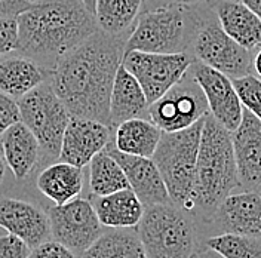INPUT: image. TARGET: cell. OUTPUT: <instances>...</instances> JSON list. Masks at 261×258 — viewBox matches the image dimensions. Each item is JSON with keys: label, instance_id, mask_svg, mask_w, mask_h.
<instances>
[{"label": "cell", "instance_id": "6da1fadb", "mask_svg": "<svg viewBox=\"0 0 261 258\" xmlns=\"http://www.w3.org/2000/svg\"><path fill=\"white\" fill-rule=\"evenodd\" d=\"M128 36L97 32L50 70L48 81L71 117L92 119L110 126V94L125 55Z\"/></svg>", "mask_w": 261, "mask_h": 258}, {"label": "cell", "instance_id": "603a6c76", "mask_svg": "<svg viewBox=\"0 0 261 258\" xmlns=\"http://www.w3.org/2000/svg\"><path fill=\"white\" fill-rule=\"evenodd\" d=\"M48 78V71L27 57L14 55L0 60V91L14 99L24 97Z\"/></svg>", "mask_w": 261, "mask_h": 258}, {"label": "cell", "instance_id": "3957f363", "mask_svg": "<svg viewBox=\"0 0 261 258\" xmlns=\"http://www.w3.org/2000/svg\"><path fill=\"white\" fill-rule=\"evenodd\" d=\"M236 187L239 179L230 132L208 113L203 120L187 212L197 224L206 226L220 203Z\"/></svg>", "mask_w": 261, "mask_h": 258}, {"label": "cell", "instance_id": "9a60e30c", "mask_svg": "<svg viewBox=\"0 0 261 258\" xmlns=\"http://www.w3.org/2000/svg\"><path fill=\"white\" fill-rule=\"evenodd\" d=\"M230 137L239 187L261 190V120L244 109L242 120Z\"/></svg>", "mask_w": 261, "mask_h": 258}, {"label": "cell", "instance_id": "f546056e", "mask_svg": "<svg viewBox=\"0 0 261 258\" xmlns=\"http://www.w3.org/2000/svg\"><path fill=\"white\" fill-rule=\"evenodd\" d=\"M18 49V24L16 18L0 16V57L11 55Z\"/></svg>", "mask_w": 261, "mask_h": 258}, {"label": "cell", "instance_id": "e0dca14e", "mask_svg": "<svg viewBox=\"0 0 261 258\" xmlns=\"http://www.w3.org/2000/svg\"><path fill=\"white\" fill-rule=\"evenodd\" d=\"M0 227L22 239L32 249L50 239L48 212L16 197L0 199Z\"/></svg>", "mask_w": 261, "mask_h": 258}, {"label": "cell", "instance_id": "cb8c5ba5", "mask_svg": "<svg viewBox=\"0 0 261 258\" xmlns=\"http://www.w3.org/2000/svg\"><path fill=\"white\" fill-rule=\"evenodd\" d=\"M162 134V129L158 128L151 120L134 117L114 128L113 144L122 153L151 158Z\"/></svg>", "mask_w": 261, "mask_h": 258}, {"label": "cell", "instance_id": "f35d334b", "mask_svg": "<svg viewBox=\"0 0 261 258\" xmlns=\"http://www.w3.org/2000/svg\"><path fill=\"white\" fill-rule=\"evenodd\" d=\"M5 174H6V165L5 161L0 158V186L3 184V179H5Z\"/></svg>", "mask_w": 261, "mask_h": 258}, {"label": "cell", "instance_id": "4dcf8cb0", "mask_svg": "<svg viewBox=\"0 0 261 258\" xmlns=\"http://www.w3.org/2000/svg\"><path fill=\"white\" fill-rule=\"evenodd\" d=\"M32 248L15 235L0 236V258H29Z\"/></svg>", "mask_w": 261, "mask_h": 258}, {"label": "cell", "instance_id": "30bf717a", "mask_svg": "<svg viewBox=\"0 0 261 258\" xmlns=\"http://www.w3.org/2000/svg\"><path fill=\"white\" fill-rule=\"evenodd\" d=\"M195 58L187 54H151L130 50L123 55V67L141 85L151 104L186 74Z\"/></svg>", "mask_w": 261, "mask_h": 258}, {"label": "cell", "instance_id": "7402d4cb", "mask_svg": "<svg viewBox=\"0 0 261 258\" xmlns=\"http://www.w3.org/2000/svg\"><path fill=\"white\" fill-rule=\"evenodd\" d=\"M36 186L55 205H64L79 197L83 190V171L67 162L50 163L37 175Z\"/></svg>", "mask_w": 261, "mask_h": 258}, {"label": "cell", "instance_id": "ac0fdd59", "mask_svg": "<svg viewBox=\"0 0 261 258\" xmlns=\"http://www.w3.org/2000/svg\"><path fill=\"white\" fill-rule=\"evenodd\" d=\"M221 29L241 46L252 50L261 46V21L241 0H208Z\"/></svg>", "mask_w": 261, "mask_h": 258}, {"label": "cell", "instance_id": "277c9868", "mask_svg": "<svg viewBox=\"0 0 261 258\" xmlns=\"http://www.w3.org/2000/svg\"><path fill=\"white\" fill-rule=\"evenodd\" d=\"M135 228L147 258H193L203 249L199 224L174 203L147 207Z\"/></svg>", "mask_w": 261, "mask_h": 258}, {"label": "cell", "instance_id": "2e32d148", "mask_svg": "<svg viewBox=\"0 0 261 258\" xmlns=\"http://www.w3.org/2000/svg\"><path fill=\"white\" fill-rule=\"evenodd\" d=\"M113 138V129L92 119L71 117L63 135L58 159L85 168Z\"/></svg>", "mask_w": 261, "mask_h": 258}, {"label": "cell", "instance_id": "8d00e7d4", "mask_svg": "<svg viewBox=\"0 0 261 258\" xmlns=\"http://www.w3.org/2000/svg\"><path fill=\"white\" fill-rule=\"evenodd\" d=\"M252 71L261 79V48H258L255 55H252Z\"/></svg>", "mask_w": 261, "mask_h": 258}, {"label": "cell", "instance_id": "8fae6325", "mask_svg": "<svg viewBox=\"0 0 261 258\" xmlns=\"http://www.w3.org/2000/svg\"><path fill=\"white\" fill-rule=\"evenodd\" d=\"M50 239L61 243L81 257L104 233L91 200L76 197L64 205H55L48 211Z\"/></svg>", "mask_w": 261, "mask_h": 258}, {"label": "cell", "instance_id": "d590c367", "mask_svg": "<svg viewBox=\"0 0 261 258\" xmlns=\"http://www.w3.org/2000/svg\"><path fill=\"white\" fill-rule=\"evenodd\" d=\"M244 5H246L255 15L260 18L261 21V0H241Z\"/></svg>", "mask_w": 261, "mask_h": 258}, {"label": "cell", "instance_id": "ab89813d", "mask_svg": "<svg viewBox=\"0 0 261 258\" xmlns=\"http://www.w3.org/2000/svg\"><path fill=\"white\" fill-rule=\"evenodd\" d=\"M193 258H214V257H212L211 254L208 252V249H206V248H203V249H200V251H199Z\"/></svg>", "mask_w": 261, "mask_h": 258}, {"label": "cell", "instance_id": "484cf974", "mask_svg": "<svg viewBox=\"0 0 261 258\" xmlns=\"http://www.w3.org/2000/svg\"><path fill=\"white\" fill-rule=\"evenodd\" d=\"M81 258H147V255L137 228H110Z\"/></svg>", "mask_w": 261, "mask_h": 258}, {"label": "cell", "instance_id": "e575fe53", "mask_svg": "<svg viewBox=\"0 0 261 258\" xmlns=\"http://www.w3.org/2000/svg\"><path fill=\"white\" fill-rule=\"evenodd\" d=\"M208 0H144L143 2V11H150L154 8H161V6H171V5H181V6H195L205 3Z\"/></svg>", "mask_w": 261, "mask_h": 258}, {"label": "cell", "instance_id": "44dd1931", "mask_svg": "<svg viewBox=\"0 0 261 258\" xmlns=\"http://www.w3.org/2000/svg\"><path fill=\"white\" fill-rule=\"evenodd\" d=\"M99 223L107 228H135L146 207L130 189L89 199Z\"/></svg>", "mask_w": 261, "mask_h": 258}, {"label": "cell", "instance_id": "4316f807", "mask_svg": "<svg viewBox=\"0 0 261 258\" xmlns=\"http://www.w3.org/2000/svg\"><path fill=\"white\" fill-rule=\"evenodd\" d=\"M88 165L89 187L94 196H107L119 190L130 189L122 166L106 150L97 153Z\"/></svg>", "mask_w": 261, "mask_h": 258}, {"label": "cell", "instance_id": "d4e9b609", "mask_svg": "<svg viewBox=\"0 0 261 258\" xmlns=\"http://www.w3.org/2000/svg\"><path fill=\"white\" fill-rule=\"evenodd\" d=\"M144 0H97L95 22L99 32L110 36H129Z\"/></svg>", "mask_w": 261, "mask_h": 258}, {"label": "cell", "instance_id": "4fadbf2b", "mask_svg": "<svg viewBox=\"0 0 261 258\" xmlns=\"http://www.w3.org/2000/svg\"><path fill=\"white\" fill-rule=\"evenodd\" d=\"M206 226L215 235L236 233L261 238V190L230 193Z\"/></svg>", "mask_w": 261, "mask_h": 258}, {"label": "cell", "instance_id": "5bb4252c", "mask_svg": "<svg viewBox=\"0 0 261 258\" xmlns=\"http://www.w3.org/2000/svg\"><path fill=\"white\" fill-rule=\"evenodd\" d=\"M104 150L122 166L130 190L137 194V197L146 208L151 205L172 203L162 175L151 158L134 156L119 151L114 147L113 138L104 147Z\"/></svg>", "mask_w": 261, "mask_h": 258}, {"label": "cell", "instance_id": "8992f818", "mask_svg": "<svg viewBox=\"0 0 261 258\" xmlns=\"http://www.w3.org/2000/svg\"><path fill=\"white\" fill-rule=\"evenodd\" d=\"M203 120L205 117L181 131L163 132L151 156L162 175L171 202L186 212L193 189Z\"/></svg>", "mask_w": 261, "mask_h": 258}, {"label": "cell", "instance_id": "52a82bcc", "mask_svg": "<svg viewBox=\"0 0 261 258\" xmlns=\"http://www.w3.org/2000/svg\"><path fill=\"white\" fill-rule=\"evenodd\" d=\"M187 54L230 79L252 73L251 50L241 46L221 29L210 6L199 8L197 27Z\"/></svg>", "mask_w": 261, "mask_h": 258}, {"label": "cell", "instance_id": "f1b7e54d", "mask_svg": "<svg viewBox=\"0 0 261 258\" xmlns=\"http://www.w3.org/2000/svg\"><path fill=\"white\" fill-rule=\"evenodd\" d=\"M242 107L261 120V79L252 73L231 79Z\"/></svg>", "mask_w": 261, "mask_h": 258}, {"label": "cell", "instance_id": "ffe728a7", "mask_svg": "<svg viewBox=\"0 0 261 258\" xmlns=\"http://www.w3.org/2000/svg\"><path fill=\"white\" fill-rule=\"evenodd\" d=\"M147 109L148 102L141 85L123 67V64H120V67L117 68L110 94V128L114 131L119 123L125 120L134 117H143L144 114H147Z\"/></svg>", "mask_w": 261, "mask_h": 258}, {"label": "cell", "instance_id": "5b68a950", "mask_svg": "<svg viewBox=\"0 0 261 258\" xmlns=\"http://www.w3.org/2000/svg\"><path fill=\"white\" fill-rule=\"evenodd\" d=\"M199 21V6H161L141 12L125 42V52H189Z\"/></svg>", "mask_w": 261, "mask_h": 258}, {"label": "cell", "instance_id": "ba28073f", "mask_svg": "<svg viewBox=\"0 0 261 258\" xmlns=\"http://www.w3.org/2000/svg\"><path fill=\"white\" fill-rule=\"evenodd\" d=\"M16 102L21 122L37 138L43 161L58 159L63 135L71 116L49 81L40 83L29 94L16 99Z\"/></svg>", "mask_w": 261, "mask_h": 258}, {"label": "cell", "instance_id": "60d3db41", "mask_svg": "<svg viewBox=\"0 0 261 258\" xmlns=\"http://www.w3.org/2000/svg\"><path fill=\"white\" fill-rule=\"evenodd\" d=\"M27 2H30V3H36V2H40V0H27Z\"/></svg>", "mask_w": 261, "mask_h": 258}, {"label": "cell", "instance_id": "836d02e7", "mask_svg": "<svg viewBox=\"0 0 261 258\" xmlns=\"http://www.w3.org/2000/svg\"><path fill=\"white\" fill-rule=\"evenodd\" d=\"M29 6H30V2L27 0H0V16L16 18Z\"/></svg>", "mask_w": 261, "mask_h": 258}, {"label": "cell", "instance_id": "7a4b0ae2", "mask_svg": "<svg viewBox=\"0 0 261 258\" xmlns=\"http://www.w3.org/2000/svg\"><path fill=\"white\" fill-rule=\"evenodd\" d=\"M18 49L48 73L55 64L97 32L95 16L81 0H40L16 16Z\"/></svg>", "mask_w": 261, "mask_h": 258}, {"label": "cell", "instance_id": "d6986e66", "mask_svg": "<svg viewBox=\"0 0 261 258\" xmlns=\"http://www.w3.org/2000/svg\"><path fill=\"white\" fill-rule=\"evenodd\" d=\"M3 161L18 181L32 174L40 159V145L30 129L18 122L0 135Z\"/></svg>", "mask_w": 261, "mask_h": 258}, {"label": "cell", "instance_id": "d6a6232c", "mask_svg": "<svg viewBox=\"0 0 261 258\" xmlns=\"http://www.w3.org/2000/svg\"><path fill=\"white\" fill-rule=\"evenodd\" d=\"M29 258H81L76 255L74 252H71L70 249H67L61 243L55 242V241H46L42 245L33 248Z\"/></svg>", "mask_w": 261, "mask_h": 258}, {"label": "cell", "instance_id": "9c48e42d", "mask_svg": "<svg viewBox=\"0 0 261 258\" xmlns=\"http://www.w3.org/2000/svg\"><path fill=\"white\" fill-rule=\"evenodd\" d=\"M208 113L205 94L189 70L162 97L148 104L147 109L148 120L163 132L189 128Z\"/></svg>", "mask_w": 261, "mask_h": 258}, {"label": "cell", "instance_id": "1f68e13d", "mask_svg": "<svg viewBox=\"0 0 261 258\" xmlns=\"http://www.w3.org/2000/svg\"><path fill=\"white\" fill-rule=\"evenodd\" d=\"M18 122H21V113L16 99L0 91V135Z\"/></svg>", "mask_w": 261, "mask_h": 258}, {"label": "cell", "instance_id": "74e56055", "mask_svg": "<svg viewBox=\"0 0 261 258\" xmlns=\"http://www.w3.org/2000/svg\"><path fill=\"white\" fill-rule=\"evenodd\" d=\"M81 2L86 6V9H88L91 14H94V11H95V2H97V0H81Z\"/></svg>", "mask_w": 261, "mask_h": 258}, {"label": "cell", "instance_id": "7c38bea8", "mask_svg": "<svg viewBox=\"0 0 261 258\" xmlns=\"http://www.w3.org/2000/svg\"><path fill=\"white\" fill-rule=\"evenodd\" d=\"M189 73L202 88L210 114L231 134L239 126L244 113L231 79L196 60L189 67Z\"/></svg>", "mask_w": 261, "mask_h": 258}, {"label": "cell", "instance_id": "83f0119b", "mask_svg": "<svg viewBox=\"0 0 261 258\" xmlns=\"http://www.w3.org/2000/svg\"><path fill=\"white\" fill-rule=\"evenodd\" d=\"M203 248L221 258H261V238L220 233L203 241Z\"/></svg>", "mask_w": 261, "mask_h": 258}]
</instances>
